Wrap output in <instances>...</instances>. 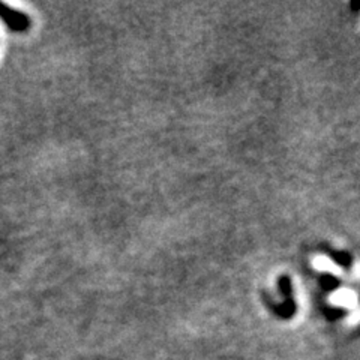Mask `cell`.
Returning a JSON list of instances; mask_svg holds the SVG:
<instances>
[{
  "label": "cell",
  "mask_w": 360,
  "mask_h": 360,
  "mask_svg": "<svg viewBox=\"0 0 360 360\" xmlns=\"http://www.w3.org/2000/svg\"><path fill=\"white\" fill-rule=\"evenodd\" d=\"M0 18L5 21L8 29L13 32H25L30 27V18L26 14L11 9L2 2H0Z\"/></svg>",
  "instance_id": "6da1fadb"
},
{
  "label": "cell",
  "mask_w": 360,
  "mask_h": 360,
  "mask_svg": "<svg viewBox=\"0 0 360 360\" xmlns=\"http://www.w3.org/2000/svg\"><path fill=\"white\" fill-rule=\"evenodd\" d=\"M333 299H335V302H336V303H340V305H345V307H356V296L353 295L352 291H347V290L338 291Z\"/></svg>",
  "instance_id": "7a4b0ae2"
},
{
  "label": "cell",
  "mask_w": 360,
  "mask_h": 360,
  "mask_svg": "<svg viewBox=\"0 0 360 360\" xmlns=\"http://www.w3.org/2000/svg\"><path fill=\"white\" fill-rule=\"evenodd\" d=\"M314 266L317 267V269H320V270H329V272H332V274H341L340 267H338L336 264H333L329 260V258H324V257H317V258H315Z\"/></svg>",
  "instance_id": "3957f363"
}]
</instances>
